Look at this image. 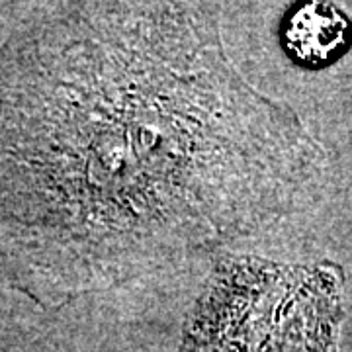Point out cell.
Wrapping results in <instances>:
<instances>
[{
    "instance_id": "obj_2",
    "label": "cell",
    "mask_w": 352,
    "mask_h": 352,
    "mask_svg": "<svg viewBox=\"0 0 352 352\" xmlns=\"http://www.w3.org/2000/svg\"><path fill=\"white\" fill-rule=\"evenodd\" d=\"M352 24L344 10L327 2H311L294 10L284 25V45L298 63L327 65L351 45Z\"/></svg>"
},
{
    "instance_id": "obj_1",
    "label": "cell",
    "mask_w": 352,
    "mask_h": 352,
    "mask_svg": "<svg viewBox=\"0 0 352 352\" xmlns=\"http://www.w3.org/2000/svg\"><path fill=\"white\" fill-rule=\"evenodd\" d=\"M212 2H73L0 43V284L43 309L251 239L325 170Z\"/></svg>"
}]
</instances>
